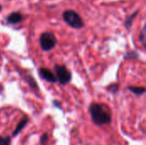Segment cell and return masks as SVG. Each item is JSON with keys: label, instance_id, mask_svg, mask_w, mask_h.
Segmentation results:
<instances>
[{"label": "cell", "instance_id": "obj_1", "mask_svg": "<svg viewBox=\"0 0 146 145\" xmlns=\"http://www.w3.org/2000/svg\"><path fill=\"white\" fill-rule=\"evenodd\" d=\"M89 113L92 121L98 126L109 125L112 121L111 115L106 106L101 103H93L89 106Z\"/></svg>", "mask_w": 146, "mask_h": 145}, {"label": "cell", "instance_id": "obj_14", "mask_svg": "<svg viewBox=\"0 0 146 145\" xmlns=\"http://www.w3.org/2000/svg\"><path fill=\"white\" fill-rule=\"evenodd\" d=\"M11 144V137L6 136L3 137L0 135V145H10Z\"/></svg>", "mask_w": 146, "mask_h": 145}, {"label": "cell", "instance_id": "obj_3", "mask_svg": "<svg viewBox=\"0 0 146 145\" xmlns=\"http://www.w3.org/2000/svg\"><path fill=\"white\" fill-rule=\"evenodd\" d=\"M57 44V38L50 32H44L39 37V44L43 51H50L56 47Z\"/></svg>", "mask_w": 146, "mask_h": 145}, {"label": "cell", "instance_id": "obj_8", "mask_svg": "<svg viewBox=\"0 0 146 145\" xmlns=\"http://www.w3.org/2000/svg\"><path fill=\"white\" fill-rule=\"evenodd\" d=\"M28 122H29V118H28V116H27V115L23 116L22 119H21V120L19 121V123L16 125V127H15V131H14L13 133H12V137H16V136L23 130V128L27 125Z\"/></svg>", "mask_w": 146, "mask_h": 145}, {"label": "cell", "instance_id": "obj_12", "mask_svg": "<svg viewBox=\"0 0 146 145\" xmlns=\"http://www.w3.org/2000/svg\"><path fill=\"white\" fill-rule=\"evenodd\" d=\"M146 28L145 26H143V28L141 29L140 32H139V39L140 41V43L143 44V46L145 48V41H146Z\"/></svg>", "mask_w": 146, "mask_h": 145}, {"label": "cell", "instance_id": "obj_13", "mask_svg": "<svg viewBox=\"0 0 146 145\" xmlns=\"http://www.w3.org/2000/svg\"><path fill=\"white\" fill-rule=\"evenodd\" d=\"M119 89H120V85H119V83H112V84H110V85L107 87V90H108L110 92L113 93V94H115L116 92H118Z\"/></svg>", "mask_w": 146, "mask_h": 145}, {"label": "cell", "instance_id": "obj_17", "mask_svg": "<svg viewBox=\"0 0 146 145\" xmlns=\"http://www.w3.org/2000/svg\"><path fill=\"white\" fill-rule=\"evenodd\" d=\"M2 9H3V8H2V6H1V4H0V12L2 11Z\"/></svg>", "mask_w": 146, "mask_h": 145}, {"label": "cell", "instance_id": "obj_6", "mask_svg": "<svg viewBox=\"0 0 146 145\" xmlns=\"http://www.w3.org/2000/svg\"><path fill=\"white\" fill-rule=\"evenodd\" d=\"M23 20V15L20 12H12L9 14L6 17V21L10 25H16L21 22Z\"/></svg>", "mask_w": 146, "mask_h": 145}, {"label": "cell", "instance_id": "obj_4", "mask_svg": "<svg viewBox=\"0 0 146 145\" xmlns=\"http://www.w3.org/2000/svg\"><path fill=\"white\" fill-rule=\"evenodd\" d=\"M54 69L56 72V77L57 81L62 85H68L72 79V73L67 68L65 65H59L56 64L54 66Z\"/></svg>", "mask_w": 146, "mask_h": 145}, {"label": "cell", "instance_id": "obj_7", "mask_svg": "<svg viewBox=\"0 0 146 145\" xmlns=\"http://www.w3.org/2000/svg\"><path fill=\"white\" fill-rule=\"evenodd\" d=\"M24 79L27 82V84L28 85V86L30 87V89L36 95L37 94L38 95V93H39V88H38V85H37L36 80L34 79V78L31 74H27V75H24Z\"/></svg>", "mask_w": 146, "mask_h": 145}, {"label": "cell", "instance_id": "obj_5", "mask_svg": "<svg viewBox=\"0 0 146 145\" xmlns=\"http://www.w3.org/2000/svg\"><path fill=\"white\" fill-rule=\"evenodd\" d=\"M38 74L41 77V79H43L44 80H45L49 83L55 84L57 82L56 75L47 68H39Z\"/></svg>", "mask_w": 146, "mask_h": 145}, {"label": "cell", "instance_id": "obj_2", "mask_svg": "<svg viewBox=\"0 0 146 145\" xmlns=\"http://www.w3.org/2000/svg\"><path fill=\"white\" fill-rule=\"evenodd\" d=\"M62 15L64 22L74 29H81L85 26L81 16L75 10L67 9L62 12Z\"/></svg>", "mask_w": 146, "mask_h": 145}, {"label": "cell", "instance_id": "obj_11", "mask_svg": "<svg viewBox=\"0 0 146 145\" xmlns=\"http://www.w3.org/2000/svg\"><path fill=\"white\" fill-rule=\"evenodd\" d=\"M139 53L136 50H129L124 55L125 60H132V59H137L139 57Z\"/></svg>", "mask_w": 146, "mask_h": 145}, {"label": "cell", "instance_id": "obj_15", "mask_svg": "<svg viewBox=\"0 0 146 145\" xmlns=\"http://www.w3.org/2000/svg\"><path fill=\"white\" fill-rule=\"evenodd\" d=\"M48 139H49L48 133H46V132L43 133V134L41 135V137H40V139H39V143H40V144L45 145V144H46V143H47V141H48Z\"/></svg>", "mask_w": 146, "mask_h": 145}, {"label": "cell", "instance_id": "obj_10", "mask_svg": "<svg viewBox=\"0 0 146 145\" xmlns=\"http://www.w3.org/2000/svg\"><path fill=\"white\" fill-rule=\"evenodd\" d=\"M139 13V10H136L135 12H133L131 15H129L128 17H127L126 21H125V23H124V26L127 29V30H130V28L132 27V25H133V22L137 15V14Z\"/></svg>", "mask_w": 146, "mask_h": 145}, {"label": "cell", "instance_id": "obj_9", "mask_svg": "<svg viewBox=\"0 0 146 145\" xmlns=\"http://www.w3.org/2000/svg\"><path fill=\"white\" fill-rule=\"evenodd\" d=\"M127 90L136 96H142L145 93V88L143 86H128Z\"/></svg>", "mask_w": 146, "mask_h": 145}, {"label": "cell", "instance_id": "obj_16", "mask_svg": "<svg viewBox=\"0 0 146 145\" xmlns=\"http://www.w3.org/2000/svg\"><path fill=\"white\" fill-rule=\"evenodd\" d=\"M52 103H53V105L56 107V108H58V109H61V106H60V104H59V103L56 101V100H54L53 102H52Z\"/></svg>", "mask_w": 146, "mask_h": 145}]
</instances>
